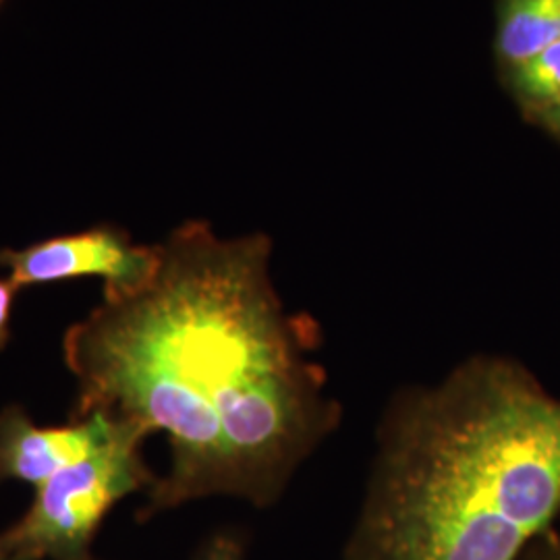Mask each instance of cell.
Masks as SVG:
<instances>
[{"label":"cell","instance_id":"7","mask_svg":"<svg viewBox=\"0 0 560 560\" xmlns=\"http://www.w3.org/2000/svg\"><path fill=\"white\" fill-rule=\"evenodd\" d=\"M501 78L521 113L536 122L560 102V42L534 59L504 69Z\"/></svg>","mask_w":560,"mask_h":560},{"label":"cell","instance_id":"8","mask_svg":"<svg viewBox=\"0 0 560 560\" xmlns=\"http://www.w3.org/2000/svg\"><path fill=\"white\" fill-rule=\"evenodd\" d=\"M194 560H245V548L233 534H217L198 550Z\"/></svg>","mask_w":560,"mask_h":560},{"label":"cell","instance_id":"13","mask_svg":"<svg viewBox=\"0 0 560 560\" xmlns=\"http://www.w3.org/2000/svg\"><path fill=\"white\" fill-rule=\"evenodd\" d=\"M92 560H96V559H92Z\"/></svg>","mask_w":560,"mask_h":560},{"label":"cell","instance_id":"9","mask_svg":"<svg viewBox=\"0 0 560 560\" xmlns=\"http://www.w3.org/2000/svg\"><path fill=\"white\" fill-rule=\"evenodd\" d=\"M15 295H18L15 284L9 279H0V351L11 339V318H13Z\"/></svg>","mask_w":560,"mask_h":560},{"label":"cell","instance_id":"10","mask_svg":"<svg viewBox=\"0 0 560 560\" xmlns=\"http://www.w3.org/2000/svg\"><path fill=\"white\" fill-rule=\"evenodd\" d=\"M536 125H540L541 129H546L552 138L560 141V102L555 108H550L544 117L536 120Z\"/></svg>","mask_w":560,"mask_h":560},{"label":"cell","instance_id":"12","mask_svg":"<svg viewBox=\"0 0 560 560\" xmlns=\"http://www.w3.org/2000/svg\"><path fill=\"white\" fill-rule=\"evenodd\" d=\"M0 2H2V0H0Z\"/></svg>","mask_w":560,"mask_h":560},{"label":"cell","instance_id":"5","mask_svg":"<svg viewBox=\"0 0 560 560\" xmlns=\"http://www.w3.org/2000/svg\"><path fill=\"white\" fill-rule=\"evenodd\" d=\"M117 432L119 423L102 413L42 428L20 405H9L0 411V483L15 480L40 488L62 469L96 455Z\"/></svg>","mask_w":560,"mask_h":560},{"label":"cell","instance_id":"11","mask_svg":"<svg viewBox=\"0 0 560 560\" xmlns=\"http://www.w3.org/2000/svg\"><path fill=\"white\" fill-rule=\"evenodd\" d=\"M0 560H27L20 557V555H15L13 550H9L7 546H4V541L0 538Z\"/></svg>","mask_w":560,"mask_h":560},{"label":"cell","instance_id":"1","mask_svg":"<svg viewBox=\"0 0 560 560\" xmlns=\"http://www.w3.org/2000/svg\"><path fill=\"white\" fill-rule=\"evenodd\" d=\"M159 247L154 279L65 332L71 418L166 434L171 467L141 520L214 497L268 509L339 430V400L280 300L266 235L224 240L191 221Z\"/></svg>","mask_w":560,"mask_h":560},{"label":"cell","instance_id":"2","mask_svg":"<svg viewBox=\"0 0 560 560\" xmlns=\"http://www.w3.org/2000/svg\"><path fill=\"white\" fill-rule=\"evenodd\" d=\"M560 513V397L474 355L382 416L342 560H517Z\"/></svg>","mask_w":560,"mask_h":560},{"label":"cell","instance_id":"4","mask_svg":"<svg viewBox=\"0 0 560 560\" xmlns=\"http://www.w3.org/2000/svg\"><path fill=\"white\" fill-rule=\"evenodd\" d=\"M161 264L159 245H138L115 226H94L60 235L23 249L0 247V266L15 289L101 277L104 298H125L154 279Z\"/></svg>","mask_w":560,"mask_h":560},{"label":"cell","instance_id":"6","mask_svg":"<svg viewBox=\"0 0 560 560\" xmlns=\"http://www.w3.org/2000/svg\"><path fill=\"white\" fill-rule=\"evenodd\" d=\"M560 42V0H501L497 13V59L501 71Z\"/></svg>","mask_w":560,"mask_h":560},{"label":"cell","instance_id":"3","mask_svg":"<svg viewBox=\"0 0 560 560\" xmlns=\"http://www.w3.org/2000/svg\"><path fill=\"white\" fill-rule=\"evenodd\" d=\"M117 423V436L96 455L36 488L23 517L0 534L9 550L27 560L94 559L92 544L113 506L156 481L141 457L148 434Z\"/></svg>","mask_w":560,"mask_h":560}]
</instances>
